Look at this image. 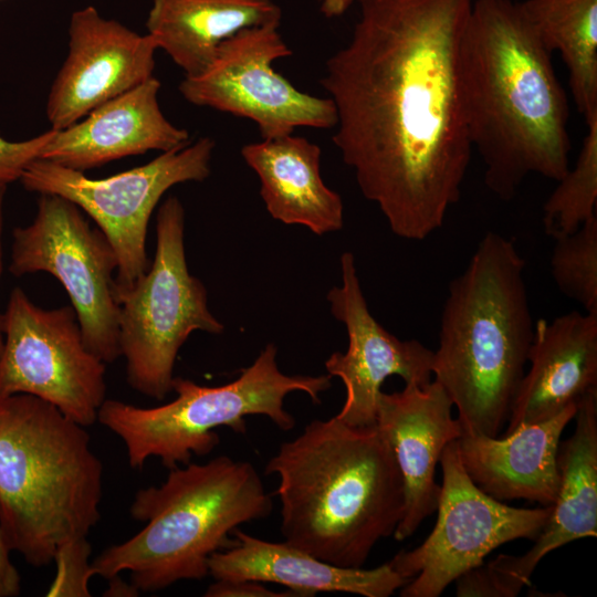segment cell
Wrapping results in <instances>:
<instances>
[{
	"mask_svg": "<svg viewBox=\"0 0 597 597\" xmlns=\"http://www.w3.org/2000/svg\"><path fill=\"white\" fill-rule=\"evenodd\" d=\"M109 580V587L105 591L106 596H136L138 589L130 583L129 585L122 580L118 575L112 577Z\"/></svg>",
	"mask_w": 597,
	"mask_h": 597,
	"instance_id": "obj_32",
	"label": "cell"
},
{
	"mask_svg": "<svg viewBox=\"0 0 597 597\" xmlns=\"http://www.w3.org/2000/svg\"><path fill=\"white\" fill-rule=\"evenodd\" d=\"M554 241L549 265L555 284L584 312L597 314V214Z\"/></svg>",
	"mask_w": 597,
	"mask_h": 597,
	"instance_id": "obj_26",
	"label": "cell"
},
{
	"mask_svg": "<svg viewBox=\"0 0 597 597\" xmlns=\"http://www.w3.org/2000/svg\"><path fill=\"white\" fill-rule=\"evenodd\" d=\"M342 284L327 293L332 315L347 331L348 347L325 362L329 376L338 377L346 399L335 416L352 427L376 426L384 381L397 375L405 384L427 386L432 380L433 350L417 339L402 341L385 329L368 310L354 254L341 255Z\"/></svg>",
	"mask_w": 597,
	"mask_h": 597,
	"instance_id": "obj_15",
	"label": "cell"
},
{
	"mask_svg": "<svg viewBox=\"0 0 597 597\" xmlns=\"http://www.w3.org/2000/svg\"><path fill=\"white\" fill-rule=\"evenodd\" d=\"M85 427L31 395H0V526L36 568L97 524L103 464Z\"/></svg>",
	"mask_w": 597,
	"mask_h": 597,
	"instance_id": "obj_5",
	"label": "cell"
},
{
	"mask_svg": "<svg viewBox=\"0 0 597 597\" xmlns=\"http://www.w3.org/2000/svg\"><path fill=\"white\" fill-rule=\"evenodd\" d=\"M7 190L6 184H0V275L2 270V252H1V234H2V224H3V201ZM3 347V335L1 331V313H0V355Z\"/></svg>",
	"mask_w": 597,
	"mask_h": 597,
	"instance_id": "obj_33",
	"label": "cell"
},
{
	"mask_svg": "<svg viewBox=\"0 0 597 597\" xmlns=\"http://www.w3.org/2000/svg\"><path fill=\"white\" fill-rule=\"evenodd\" d=\"M52 135V129L22 142L0 136V184L19 180L24 169L40 155Z\"/></svg>",
	"mask_w": 597,
	"mask_h": 597,
	"instance_id": "obj_28",
	"label": "cell"
},
{
	"mask_svg": "<svg viewBox=\"0 0 597 597\" xmlns=\"http://www.w3.org/2000/svg\"><path fill=\"white\" fill-rule=\"evenodd\" d=\"M265 473L279 478L284 541L337 566L363 567L404 515L402 478L376 426L314 420L280 446Z\"/></svg>",
	"mask_w": 597,
	"mask_h": 597,
	"instance_id": "obj_3",
	"label": "cell"
},
{
	"mask_svg": "<svg viewBox=\"0 0 597 597\" xmlns=\"http://www.w3.org/2000/svg\"><path fill=\"white\" fill-rule=\"evenodd\" d=\"M524 269L515 243L490 231L449 283L432 377L463 434L498 437L510 418L535 329Z\"/></svg>",
	"mask_w": 597,
	"mask_h": 597,
	"instance_id": "obj_4",
	"label": "cell"
},
{
	"mask_svg": "<svg viewBox=\"0 0 597 597\" xmlns=\"http://www.w3.org/2000/svg\"><path fill=\"white\" fill-rule=\"evenodd\" d=\"M149 34L106 19L93 6L72 13L69 53L46 101L51 129L65 128L151 76L155 52Z\"/></svg>",
	"mask_w": 597,
	"mask_h": 597,
	"instance_id": "obj_16",
	"label": "cell"
},
{
	"mask_svg": "<svg viewBox=\"0 0 597 597\" xmlns=\"http://www.w3.org/2000/svg\"><path fill=\"white\" fill-rule=\"evenodd\" d=\"M117 264L105 234L57 195H40L33 221L12 232L10 273L46 272L56 277L76 312L85 346L105 364L121 356Z\"/></svg>",
	"mask_w": 597,
	"mask_h": 597,
	"instance_id": "obj_10",
	"label": "cell"
},
{
	"mask_svg": "<svg viewBox=\"0 0 597 597\" xmlns=\"http://www.w3.org/2000/svg\"><path fill=\"white\" fill-rule=\"evenodd\" d=\"M452 407L433 379L427 386L406 384L400 391L379 396L376 427L390 446L404 482L405 510L394 532L397 541L410 537L437 509V465L446 446L463 434Z\"/></svg>",
	"mask_w": 597,
	"mask_h": 597,
	"instance_id": "obj_17",
	"label": "cell"
},
{
	"mask_svg": "<svg viewBox=\"0 0 597 597\" xmlns=\"http://www.w3.org/2000/svg\"><path fill=\"white\" fill-rule=\"evenodd\" d=\"M574 419L572 436L558 448L556 499L533 546L519 556L500 554L467 572L455 580L457 596H517L547 554L579 538L596 537L597 390L578 401Z\"/></svg>",
	"mask_w": 597,
	"mask_h": 597,
	"instance_id": "obj_14",
	"label": "cell"
},
{
	"mask_svg": "<svg viewBox=\"0 0 597 597\" xmlns=\"http://www.w3.org/2000/svg\"><path fill=\"white\" fill-rule=\"evenodd\" d=\"M0 395L38 397L83 427L97 421L106 364L84 344L72 305L46 310L14 287L1 313Z\"/></svg>",
	"mask_w": 597,
	"mask_h": 597,
	"instance_id": "obj_12",
	"label": "cell"
},
{
	"mask_svg": "<svg viewBox=\"0 0 597 597\" xmlns=\"http://www.w3.org/2000/svg\"><path fill=\"white\" fill-rule=\"evenodd\" d=\"M91 545L86 537L62 544L53 563L56 574L46 596L88 597V580L94 576L90 563Z\"/></svg>",
	"mask_w": 597,
	"mask_h": 597,
	"instance_id": "obj_27",
	"label": "cell"
},
{
	"mask_svg": "<svg viewBox=\"0 0 597 597\" xmlns=\"http://www.w3.org/2000/svg\"><path fill=\"white\" fill-rule=\"evenodd\" d=\"M473 1L355 0L352 35L325 62L332 140L402 239H427L461 196L473 148L460 46Z\"/></svg>",
	"mask_w": 597,
	"mask_h": 597,
	"instance_id": "obj_1",
	"label": "cell"
},
{
	"mask_svg": "<svg viewBox=\"0 0 597 597\" xmlns=\"http://www.w3.org/2000/svg\"><path fill=\"white\" fill-rule=\"evenodd\" d=\"M8 547L0 526V597H14L20 594V575L10 561Z\"/></svg>",
	"mask_w": 597,
	"mask_h": 597,
	"instance_id": "obj_30",
	"label": "cell"
},
{
	"mask_svg": "<svg viewBox=\"0 0 597 597\" xmlns=\"http://www.w3.org/2000/svg\"><path fill=\"white\" fill-rule=\"evenodd\" d=\"M281 20L274 0H151L146 28L157 48L192 77L227 39L249 28H279Z\"/></svg>",
	"mask_w": 597,
	"mask_h": 597,
	"instance_id": "obj_23",
	"label": "cell"
},
{
	"mask_svg": "<svg viewBox=\"0 0 597 597\" xmlns=\"http://www.w3.org/2000/svg\"><path fill=\"white\" fill-rule=\"evenodd\" d=\"M467 128L484 184L511 200L530 175L558 181L570 168L569 106L552 53L519 2L475 0L460 46Z\"/></svg>",
	"mask_w": 597,
	"mask_h": 597,
	"instance_id": "obj_2",
	"label": "cell"
},
{
	"mask_svg": "<svg viewBox=\"0 0 597 597\" xmlns=\"http://www.w3.org/2000/svg\"><path fill=\"white\" fill-rule=\"evenodd\" d=\"M519 4L546 50L559 52L585 123L596 118L597 0H525Z\"/></svg>",
	"mask_w": 597,
	"mask_h": 597,
	"instance_id": "obj_24",
	"label": "cell"
},
{
	"mask_svg": "<svg viewBox=\"0 0 597 597\" xmlns=\"http://www.w3.org/2000/svg\"><path fill=\"white\" fill-rule=\"evenodd\" d=\"M160 86L151 76L100 105L84 119L52 129L39 159L84 171L127 156L188 145L189 133L172 125L160 109Z\"/></svg>",
	"mask_w": 597,
	"mask_h": 597,
	"instance_id": "obj_18",
	"label": "cell"
},
{
	"mask_svg": "<svg viewBox=\"0 0 597 597\" xmlns=\"http://www.w3.org/2000/svg\"><path fill=\"white\" fill-rule=\"evenodd\" d=\"M207 597H300L295 591L287 589L275 591L265 583L256 580H222L217 579L206 593Z\"/></svg>",
	"mask_w": 597,
	"mask_h": 597,
	"instance_id": "obj_29",
	"label": "cell"
},
{
	"mask_svg": "<svg viewBox=\"0 0 597 597\" xmlns=\"http://www.w3.org/2000/svg\"><path fill=\"white\" fill-rule=\"evenodd\" d=\"M241 156L256 172L261 198L273 219L317 235L343 228L344 203L322 179L318 145L290 134L247 144Z\"/></svg>",
	"mask_w": 597,
	"mask_h": 597,
	"instance_id": "obj_22",
	"label": "cell"
},
{
	"mask_svg": "<svg viewBox=\"0 0 597 597\" xmlns=\"http://www.w3.org/2000/svg\"><path fill=\"white\" fill-rule=\"evenodd\" d=\"M574 168H569L543 207V226L552 239L567 235L597 214V117L586 124Z\"/></svg>",
	"mask_w": 597,
	"mask_h": 597,
	"instance_id": "obj_25",
	"label": "cell"
},
{
	"mask_svg": "<svg viewBox=\"0 0 597 597\" xmlns=\"http://www.w3.org/2000/svg\"><path fill=\"white\" fill-rule=\"evenodd\" d=\"M277 30L249 28L227 39L201 74L185 76L180 94L193 105L254 122L262 139L296 127L334 128L337 113L328 96L301 92L274 70V61L292 55Z\"/></svg>",
	"mask_w": 597,
	"mask_h": 597,
	"instance_id": "obj_13",
	"label": "cell"
},
{
	"mask_svg": "<svg viewBox=\"0 0 597 597\" xmlns=\"http://www.w3.org/2000/svg\"><path fill=\"white\" fill-rule=\"evenodd\" d=\"M115 298L126 380L134 390L163 400L172 391L176 358L189 335L224 331L208 307L206 286L188 270L185 209L177 197H168L158 210L149 269Z\"/></svg>",
	"mask_w": 597,
	"mask_h": 597,
	"instance_id": "obj_8",
	"label": "cell"
},
{
	"mask_svg": "<svg viewBox=\"0 0 597 597\" xmlns=\"http://www.w3.org/2000/svg\"><path fill=\"white\" fill-rule=\"evenodd\" d=\"M214 140L164 151L149 163L111 177L94 179L83 171L35 159L20 177L32 192L61 196L92 218L116 256L115 293L128 290L149 269L146 251L150 216L171 187L210 176Z\"/></svg>",
	"mask_w": 597,
	"mask_h": 597,
	"instance_id": "obj_9",
	"label": "cell"
},
{
	"mask_svg": "<svg viewBox=\"0 0 597 597\" xmlns=\"http://www.w3.org/2000/svg\"><path fill=\"white\" fill-rule=\"evenodd\" d=\"M507 428L547 420L597 390V314L572 311L535 323Z\"/></svg>",
	"mask_w": 597,
	"mask_h": 597,
	"instance_id": "obj_19",
	"label": "cell"
},
{
	"mask_svg": "<svg viewBox=\"0 0 597 597\" xmlns=\"http://www.w3.org/2000/svg\"><path fill=\"white\" fill-rule=\"evenodd\" d=\"M273 509L255 468L227 455L169 470L158 486L140 489L130 515L146 525L112 545L92 565L109 579L129 572L138 591H158L179 580L202 579L210 556L229 548V534Z\"/></svg>",
	"mask_w": 597,
	"mask_h": 597,
	"instance_id": "obj_6",
	"label": "cell"
},
{
	"mask_svg": "<svg viewBox=\"0 0 597 597\" xmlns=\"http://www.w3.org/2000/svg\"><path fill=\"white\" fill-rule=\"evenodd\" d=\"M233 544L213 553L208 561L211 577L222 580H256L279 584L300 597L317 593H349L365 597H389L409 579L389 563L375 568L342 567L297 548L285 541L268 542L233 531Z\"/></svg>",
	"mask_w": 597,
	"mask_h": 597,
	"instance_id": "obj_21",
	"label": "cell"
},
{
	"mask_svg": "<svg viewBox=\"0 0 597 597\" xmlns=\"http://www.w3.org/2000/svg\"><path fill=\"white\" fill-rule=\"evenodd\" d=\"M277 348L269 343L238 378L222 386H201L174 377L176 398L157 407H138L105 399L97 420L123 441L128 463L140 470L151 458L172 469L190 462L192 454L206 455L219 444L214 429L228 427L244 433L245 418L265 416L281 430L294 427L284 408L285 397L303 391L313 402L329 389L332 376L286 375L276 363Z\"/></svg>",
	"mask_w": 597,
	"mask_h": 597,
	"instance_id": "obj_7",
	"label": "cell"
},
{
	"mask_svg": "<svg viewBox=\"0 0 597 597\" xmlns=\"http://www.w3.org/2000/svg\"><path fill=\"white\" fill-rule=\"evenodd\" d=\"M577 404L556 416L515 428L503 438L462 434L455 440L461 463L488 495L499 501L526 500L553 505L559 484L561 437L574 419Z\"/></svg>",
	"mask_w": 597,
	"mask_h": 597,
	"instance_id": "obj_20",
	"label": "cell"
},
{
	"mask_svg": "<svg viewBox=\"0 0 597 597\" xmlns=\"http://www.w3.org/2000/svg\"><path fill=\"white\" fill-rule=\"evenodd\" d=\"M439 463L442 484L434 527L420 545L388 562L409 579L400 588L401 597L440 596L499 546L520 538L534 541L552 511V505L510 506L484 493L467 474L455 440L446 446Z\"/></svg>",
	"mask_w": 597,
	"mask_h": 597,
	"instance_id": "obj_11",
	"label": "cell"
},
{
	"mask_svg": "<svg viewBox=\"0 0 597 597\" xmlns=\"http://www.w3.org/2000/svg\"><path fill=\"white\" fill-rule=\"evenodd\" d=\"M320 11L327 19L343 15L355 0H317Z\"/></svg>",
	"mask_w": 597,
	"mask_h": 597,
	"instance_id": "obj_31",
	"label": "cell"
}]
</instances>
